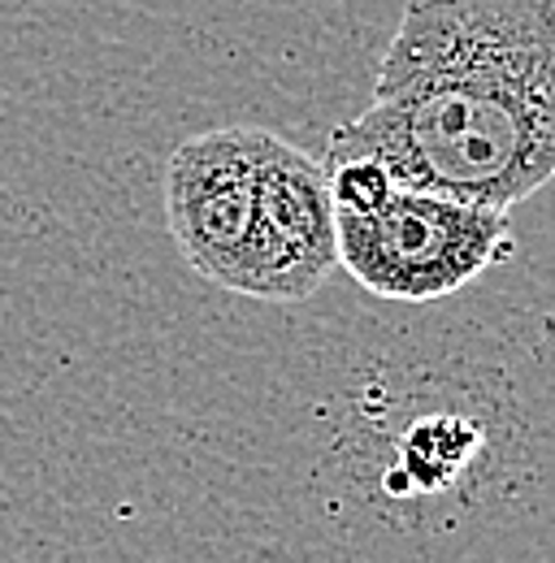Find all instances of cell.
<instances>
[{
	"label": "cell",
	"mask_w": 555,
	"mask_h": 563,
	"mask_svg": "<svg viewBox=\"0 0 555 563\" xmlns=\"http://www.w3.org/2000/svg\"><path fill=\"white\" fill-rule=\"evenodd\" d=\"M344 156L503 212L555 183V0H409L369 109L330 135Z\"/></svg>",
	"instance_id": "1"
},
{
	"label": "cell",
	"mask_w": 555,
	"mask_h": 563,
	"mask_svg": "<svg viewBox=\"0 0 555 563\" xmlns=\"http://www.w3.org/2000/svg\"><path fill=\"white\" fill-rule=\"evenodd\" d=\"M339 269L391 303H434L512 256L503 209L395 187L373 212H335Z\"/></svg>",
	"instance_id": "2"
},
{
	"label": "cell",
	"mask_w": 555,
	"mask_h": 563,
	"mask_svg": "<svg viewBox=\"0 0 555 563\" xmlns=\"http://www.w3.org/2000/svg\"><path fill=\"white\" fill-rule=\"evenodd\" d=\"M270 135L274 131L261 126L205 131L178 143L165 165V221L174 247L187 269L230 295L252 243Z\"/></svg>",
	"instance_id": "3"
},
{
	"label": "cell",
	"mask_w": 555,
	"mask_h": 563,
	"mask_svg": "<svg viewBox=\"0 0 555 563\" xmlns=\"http://www.w3.org/2000/svg\"><path fill=\"white\" fill-rule=\"evenodd\" d=\"M339 269L330 169L313 152L270 135L252 243L235 295L257 303H300Z\"/></svg>",
	"instance_id": "4"
},
{
	"label": "cell",
	"mask_w": 555,
	"mask_h": 563,
	"mask_svg": "<svg viewBox=\"0 0 555 563\" xmlns=\"http://www.w3.org/2000/svg\"><path fill=\"white\" fill-rule=\"evenodd\" d=\"M330 169V200L335 212H373L382 209L395 191V178L387 174L382 161L373 156H344V161H326Z\"/></svg>",
	"instance_id": "5"
}]
</instances>
